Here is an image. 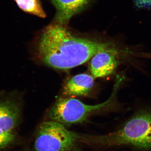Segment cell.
<instances>
[{
  "label": "cell",
  "instance_id": "cell-6",
  "mask_svg": "<svg viewBox=\"0 0 151 151\" xmlns=\"http://www.w3.org/2000/svg\"><path fill=\"white\" fill-rule=\"evenodd\" d=\"M119 63V52L114 45L92 57L89 65L91 75L95 78L106 77L114 72Z\"/></svg>",
  "mask_w": 151,
  "mask_h": 151
},
{
  "label": "cell",
  "instance_id": "cell-4",
  "mask_svg": "<svg viewBox=\"0 0 151 151\" xmlns=\"http://www.w3.org/2000/svg\"><path fill=\"white\" fill-rule=\"evenodd\" d=\"M114 94L104 103L96 105H86L74 98H59L49 111V118L65 126L82 123L91 114L108 106Z\"/></svg>",
  "mask_w": 151,
  "mask_h": 151
},
{
  "label": "cell",
  "instance_id": "cell-8",
  "mask_svg": "<svg viewBox=\"0 0 151 151\" xmlns=\"http://www.w3.org/2000/svg\"><path fill=\"white\" fill-rule=\"evenodd\" d=\"M94 78L88 73H79L70 78L63 86V93L66 96H85L94 86Z\"/></svg>",
  "mask_w": 151,
  "mask_h": 151
},
{
  "label": "cell",
  "instance_id": "cell-7",
  "mask_svg": "<svg viewBox=\"0 0 151 151\" xmlns=\"http://www.w3.org/2000/svg\"><path fill=\"white\" fill-rule=\"evenodd\" d=\"M56 9L55 23L65 26L73 16L79 13L91 0H50Z\"/></svg>",
  "mask_w": 151,
  "mask_h": 151
},
{
  "label": "cell",
  "instance_id": "cell-12",
  "mask_svg": "<svg viewBox=\"0 0 151 151\" xmlns=\"http://www.w3.org/2000/svg\"></svg>",
  "mask_w": 151,
  "mask_h": 151
},
{
  "label": "cell",
  "instance_id": "cell-5",
  "mask_svg": "<svg viewBox=\"0 0 151 151\" xmlns=\"http://www.w3.org/2000/svg\"><path fill=\"white\" fill-rule=\"evenodd\" d=\"M22 98L19 92H0V129L14 132L21 119Z\"/></svg>",
  "mask_w": 151,
  "mask_h": 151
},
{
  "label": "cell",
  "instance_id": "cell-10",
  "mask_svg": "<svg viewBox=\"0 0 151 151\" xmlns=\"http://www.w3.org/2000/svg\"><path fill=\"white\" fill-rule=\"evenodd\" d=\"M14 132H6L0 129V151H4L14 145L17 140Z\"/></svg>",
  "mask_w": 151,
  "mask_h": 151
},
{
  "label": "cell",
  "instance_id": "cell-2",
  "mask_svg": "<svg viewBox=\"0 0 151 151\" xmlns=\"http://www.w3.org/2000/svg\"><path fill=\"white\" fill-rule=\"evenodd\" d=\"M81 138V142L98 146L151 148V110L138 112L117 132L101 136L82 134Z\"/></svg>",
  "mask_w": 151,
  "mask_h": 151
},
{
  "label": "cell",
  "instance_id": "cell-3",
  "mask_svg": "<svg viewBox=\"0 0 151 151\" xmlns=\"http://www.w3.org/2000/svg\"><path fill=\"white\" fill-rule=\"evenodd\" d=\"M79 142L81 134L50 120L42 122L38 128L34 145L36 151H75Z\"/></svg>",
  "mask_w": 151,
  "mask_h": 151
},
{
  "label": "cell",
  "instance_id": "cell-11",
  "mask_svg": "<svg viewBox=\"0 0 151 151\" xmlns=\"http://www.w3.org/2000/svg\"><path fill=\"white\" fill-rule=\"evenodd\" d=\"M134 3L137 8L151 9V0H134Z\"/></svg>",
  "mask_w": 151,
  "mask_h": 151
},
{
  "label": "cell",
  "instance_id": "cell-1",
  "mask_svg": "<svg viewBox=\"0 0 151 151\" xmlns=\"http://www.w3.org/2000/svg\"><path fill=\"white\" fill-rule=\"evenodd\" d=\"M114 45L112 42L76 35L65 26L54 23L41 32L35 48L38 58L45 65L68 70L86 63L97 52Z\"/></svg>",
  "mask_w": 151,
  "mask_h": 151
},
{
  "label": "cell",
  "instance_id": "cell-9",
  "mask_svg": "<svg viewBox=\"0 0 151 151\" xmlns=\"http://www.w3.org/2000/svg\"><path fill=\"white\" fill-rule=\"evenodd\" d=\"M19 8L27 13L45 18L46 15L40 0H13Z\"/></svg>",
  "mask_w": 151,
  "mask_h": 151
}]
</instances>
